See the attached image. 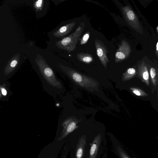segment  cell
Listing matches in <instances>:
<instances>
[{
	"mask_svg": "<svg viewBox=\"0 0 158 158\" xmlns=\"http://www.w3.org/2000/svg\"><path fill=\"white\" fill-rule=\"evenodd\" d=\"M129 89L132 93L136 96L140 97H146L148 96V94L139 87H131Z\"/></svg>",
	"mask_w": 158,
	"mask_h": 158,
	"instance_id": "9a60e30c",
	"label": "cell"
},
{
	"mask_svg": "<svg viewBox=\"0 0 158 158\" xmlns=\"http://www.w3.org/2000/svg\"><path fill=\"white\" fill-rule=\"evenodd\" d=\"M155 54L156 55L158 59V40L156 43V48L155 50Z\"/></svg>",
	"mask_w": 158,
	"mask_h": 158,
	"instance_id": "ffe728a7",
	"label": "cell"
},
{
	"mask_svg": "<svg viewBox=\"0 0 158 158\" xmlns=\"http://www.w3.org/2000/svg\"><path fill=\"white\" fill-rule=\"evenodd\" d=\"M157 100L158 101V89L157 90Z\"/></svg>",
	"mask_w": 158,
	"mask_h": 158,
	"instance_id": "44dd1931",
	"label": "cell"
},
{
	"mask_svg": "<svg viewBox=\"0 0 158 158\" xmlns=\"http://www.w3.org/2000/svg\"><path fill=\"white\" fill-rule=\"evenodd\" d=\"M90 37V32L89 31H87L83 35L81 38L80 44L81 45H84L86 43Z\"/></svg>",
	"mask_w": 158,
	"mask_h": 158,
	"instance_id": "ac0fdd59",
	"label": "cell"
},
{
	"mask_svg": "<svg viewBox=\"0 0 158 158\" xmlns=\"http://www.w3.org/2000/svg\"><path fill=\"white\" fill-rule=\"evenodd\" d=\"M76 24V22H73L69 23L60 28L54 32L52 35L54 37L60 38L69 33Z\"/></svg>",
	"mask_w": 158,
	"mask_h": 158,
	"instance_id": "30bf717a",
	"label": "cell"
},
{
	"mask_svg": "<svg viewBox=\"0 0 158 158\" xmlns=\"http://www.w3.org/2000/svg\"><path fill=\"white\" fill-rule=\"evenodd\" d=\"M56 106H59V103H57L56 104Z\"/></svg>",
	"mask_w": 158,
	"mask_h": 158,
	"instance_id": "603a6c76",
	"label": "cell"
},
{
	"mask_svg": "<svg viewBox=\"0 0 158 158\" xmlns=\"http://www.w3.org/2000/svg\"><path fill=\"white\" fill-rule=\"evenodd\" d=\"M95 45L97 55L102 64L106 68L107 63L110 62L107 56V49L103 43L98 39L95 40Z\"/></svg>",
	"mask_w": 158,
	"mask_h": 158,
	"instance_id": "5b68a950",
	"label": "cell"
},
{
	"mask_svg": "<svg viewBox=\"0 0 158 158\" xmlns=\"http://www.w3.org/2000/svg\"><path fill=\"white\" fill-rule=\"evenodd\" d=\"M131 52L129 44L126 40H123L115 53V62L118 63L126 60L129 57Z\"/></svg>",
	"mask_w": 158,
	"mask_h": 158,
	"instance_id": "277c9868",
	"label": "cell"
},
{
	"mask_svg": "<svg viewBox=\"0 0 158 158\" xmlns=\"http://www.w3.org/2000/svg\"><path fill=\"white\" fill-rule=\"evenodd\" d=\"M101 135L99 134L94 138L91 146L89 158H96L101 141Z\"/></svg>",
	"mask_w": 158,
	"mask_h": 158,
	"instance_id": "7c38bea8",
	"label": "cell"
},
{
	"mask_svg": "<svg viewBox=\"0 0 158 158\" xmlns=\"http://www.w3.org/2000/svg\"><path fill=\"white\" fill-rule=\"evenodd\" d=\"M35 61L43 76L47 82L54 87L62 88L61 82L56 78L53 71L43 57L37 54Z\"/></svg>",
	"mask_w": 158,
	"mask_h": 158,
	"instance_id": "7a4b0ae2",
	"label": "cell"
},
{
	"mask_svg": "<svg viewBox=\"0 0 158 158\" xmlns=\"http://www.w3.org/2000/svg\"><path fill=\"white\" fill-rule=\"evenodd\" d=\"M77 121L75 119L71 118L65 120L62 124L63 127L62 137H65L77 127Z\"/></svg>",
	"mask_w": 158,
	"mask_h": 158,
	"instance_id": "9c48e42d",
	"label": "cell"
},
{
	"mask_svg": "<svg viewBox=\"0 0 158 158\" xmlns=\"http://www.w3.org/2000/svg\"><path fill=\"white\" fill-rule=\"evenodd\" d=\"M86 143V137L85 135L79 138L76 148L75 158H83Z\"/></svg>",
	"mask_w": 158,
	"mask_h": 158,
	"instance_id": "8fae6325",
	"label": "cell"
},
{
	"mask_svg": "<svg viewBox=\"0 0 158 158\" xmlns=\"http://www.w3.org/2000/svg\"><path fill=\"white\" fill-rule=\"evenodd\" d=\"M157 30L158 31V27H157Z\"/></svg>",
	"mask_w": 158,
	"mask_h": 158,
	"instance_id": "cb8c5ba5",
	"label": "cell"
},
{
	"mask_svg": "<svg viewBox=\"0 0 158 158\" xmlns=\"http://www.w3.org/2000/svg\"><path fill=\"white\" fill-rule=\"evenodd\" d=\"M43 0H38L34 2V6L37 11L42 10L43 5Z\"/></svg>",
	"mask_w": 158,
	"mask_h": 158,
	"instance_id": "e0dca14e",
	"label": "cell"
},
{
	"mask_svg": "<svg viewBox=\"0 0 158 158\" xmlns=\"http://www.w3.org/2000/svg\"><path fill=\"white\" fill-rule=\"evenodd\" d=\"M136 77L139 78L147 86L150 85L149 74L147 64L144 61L138 64L137 65Z\"/></svg>",
	"mask_w": 158,
	"mask_h": 158,
	"instance_id": "52a82bcc",
	"label": "cell"
},
{
	"mask_svg": "<svg viewBox=\"0 0 158 158\" xmlns=\"http://www.w3.org/2000/svg\"><path fill=\"white\" fill-rule=\"evenodd\" d=\"M150 78L151 91L153 94L158 89V64H147Z\"/></svg>",
	"mask_w": 158,
	"mask_h": 158,
	"instance_id": "8992f818",
	"label": "cell"
},
{
	"mask_svg": "<svg viewBox=\"0 0 158 158\" xmlns=\"http://www.w3.org/2000/svg\"><path fill=\"white\" fill-rule=\"evenodd\" d=\"M19 60V53L15 54L9 60L4 69L5 75H8L15 69L18 65Z\"/></svg>",
	"mask_w": 158,
	"mask_h": 158,
	"instance_id": "ba28073f",
	"label": "cell"
},
{
	"mask_svg": "<svg viewBox=\"0 0 158 158\" xmlns=\"http://www.w3.org/2000/svg\"><path fill=\"white\" fill-rule=\"evenodd\" d=\"M117 149L118 155L120 158H130L120 147L118 146Z\"/></svg>",
	"mask_w": 158,
	"mask_h": 158,
	"instance_id": "2e32d148",
	"label": "cell"
},
{
	"mask_svg": "<svg viewBox=\"0 0 158 158\" xmlns=\"http://www.w3.org/2000/svg\"><path fill=\"white\" fill-rule=\"evenodd\" d=\"M137 69L134 68H128L123 73L122 80L124 81L129 80L137 75Z\"/></svg>",
	"mask_w": 158,
	"mask_h": 158,
	"instance_id": "5bb4252c",
	"label": "cell"
},
{
	"mask_svg": "<svg viewBox=\"0 0 158 158\" xmlns=\"http://www.w3.org/2000/svg\"><path fill=\"white\" fill-rule=\"evenodd\" d=\"M76 56L80 61L86 64H89L94 60L93 56L88 53L79 52L77 54Z\"/></svg>",
	"mask_w": 158,
	"mask_h": 158,
	"instance_id": "4fadbf2b",
	"label": "cell"
},
{
	"mask_svg": "<svg viewBox=\"0 0 158 158\" xmlns=\"http://www.w3.org/2000/svg\"><path fill=\"white\" fill-rule=\"evenodd\" d=\"M121 10L128 24L137 32L143 34L142 27L137 15L129 5L121 7Z\"/></svg>",
	"mask_w": 158,
	"mask_h": 158,
	"instance_id": "3957f363",
	"label": "cell"
},
{
	"mask_svg": "<svg viewBox=\"0 0 158 158\" xmlns=\"http://www.w3.org/2000/svg\"><path fill=\"white\" fill-rule=\"evenodd\" d=\"M0 98L2 96L5 97L6 96L7 94V91L6 88V85L5 84H3L2 85L0 86Z\"/></svg>",
	"mask_w": 158,
	"mask_h": 158,
	"instance_id": "d6986e66",
	"label": "cell"
},
{
	"mask_svg": "<svg viewBox=\"0 0 158 158\" xmlns=\"http://www.w3.org/2000/svg\"><path fill=\"white\" fill-rule=\"evenodd\" d=\"M106 155H104V156H103V158H106Z\"/></svg>",
	"mask_w": 158,
	"mask_h": 158,
	"instance_id": "7402d4cb",
	"label": "cell"
},
{
	"mask_svg": "<svg viewBox=\"0 0 158 158\" xmlns=\"http://www.w3.org/2000/svg\"><path fill=\"white\" fill-rule=\"evenodd\" d=\"M85 23L80 24L75 31L69 36L56 42L55 45L59 48L67 51L69 53L74 50L83 31Z\"/></svg>",
	"mask_w": 158,
	"mask_h": 158,
	"instance_id": "6da1fadb",
	"label": "cell"
}]
</instances>
